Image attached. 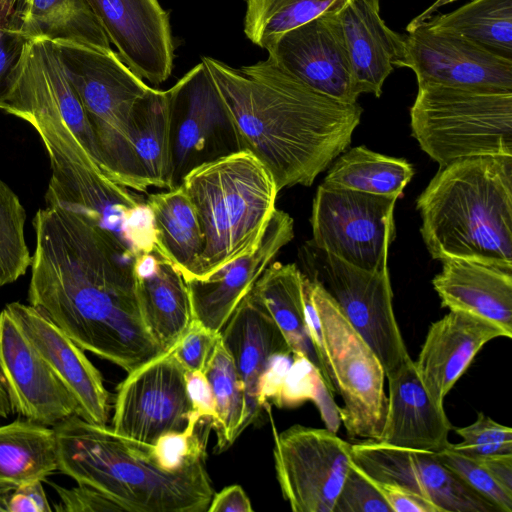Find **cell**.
Instances as JSON below:
<instances>
[{
    "instance_id": "cell-1",
    "label": "cell",
    "mask_w": 512,
    "mask_h": 512,
    "mask_svg": "<svg viewBox=\"0 0 512 512\" xmlns=\"http://www.w3.org/2000/svg\"><path fill=\"white\" fill-rule=\"evenodd\" d=\"M29 304L83 350L131 373L165 351L146 329L135 293L136 256L84 215L38 209Z\"/></svg>"
},
{
    "instance_id": "cell-2",
    "label": "cell",
    "mask_w": 512,
    "mask_h": 512,
    "mask_svg": "<svg viewBox=\"0 0 512 512\" xmlns=\"http://www.w3.org/2000/svg\"><path fill=\"white\" fill-rule=\"evenodd\" d=\"M233 121L240 148L276 188L311 186L349 147L362 107L323 95L270 59L234 68L202 57Z\"/></svg>"
},
{
    "instance_id": "cell-3",
    "label": "cell",
    "mask_w": 512,
    "mask_h": 512,
    "mask_svg": "<svg viewBox=\"0 0 512 512\" xmlns=\"http://www.w3.org/2000/svg\"><path fill=\"white\" fill-rule=\"evenodd\" d=\"M416 207L433 259L512 268V156L472 157L440 167Z\"/></svg>"
},
{
    "instance_id": "cell-4",
    "label": "cell",
    "mask_w": 512,
    "mask_h": 512,
    "mask_svg": "<svg viewBox=\"0 0 512 512\" xmlns=\"http://www.w3.org/2000/svg\"><path fill=\"white\" fill-rule=\"evenodd\" d=\"M58 471L90 486L128 512H204L215 494L205 459L176 472L111 427L73 414L54 425Z\"/></svg>"
},
{
    "instance_id": "cell-5",
    "label": "cell",
    "mask_w": 512,
    "mask_h": 512,
    "mask_svg": "<svg viewBox=\"0 0 512 512\" xmlns=\"http://www.w3.org/2000/svg\"><path fill=\"white\" fill-rule=\"evenodd\" d=\"M180 185L194 207L203 236L193 279H206L255 249L276 209L278 190L273 178L245 150L194 167Z\"/></svg>"
},
{
    "instance_id": "cell-6",
    "label": "cell",
    "mask_w": 512,
    "mask_h": 512,
    "mask_svg": "<svg viewBox=\"0 0 512 512\" xmlns=\"http://www.w3.org/2000/svg\"><path fill=\"white\" fill-rule=\"evenodd\" d=\"M52 42L83 105L103 171L124 187L146 192L150 185L134 151L132 115L150 86L113 49L100 51L73 42Z\"/></svg>"
},
{
    "instance_id": "cell-7",
    "label": "cell",
    "mask_w": 512,
    "mask_h": 512,
    "mask_svg": "<svg viewBox=\"0 0 512 512\" xmlns=\"http://www.w3.org/2000/svg\"><path fill=\"white\" fill-rule=\"evenodd\" d=\"M33 128L50 161L47 206L84 215L112 233L136 257L156 246L153 217L146 200L106 175L66 128Z\"/></svg>"
},
{
    "instance_id": "cell-8",
    "label": "cell",
    "mask_w": 512,
    "mask_h": 512,
    "mask_svg": "<svg viewBox=\"0 0 512 512\" xmlns=\"http://www.w3.org/2000/svg\"><path fill=\"white\" fill-rule=\"evenodd\" d=\"M412 136L440 167L481 156H512V91L418 85Z\"/></svg>"
},
{
    "instance_id": "cell-9",
    "label": "cell",
    "mask_w": 512,
    "mask_h": 512,
    "mask_svg": "<svg viewBox=\"0 0 512 512\" xmlns=\"http://www.w3.org/2000/svg\"><path fill=\"white\" fill-rule=\"evenodd\" d=\"M304 288L320 321L332 382L343 400L338 412L347 435L377 440L387 408L383 365L333 298L306 274Z\"/></svg>"
},
{
    "instance_id": "cell-10",
    "label": "cell",
    "mask_w": 512,
    "mask_h": 512,
    "mask_svg": "<svg viewBox=\"0 0 512 512\" xmlns=\"http://www.w3.org/2000/svg\"><path fill=\"white\" fill-rule=\"evenodd\" d=\"M306 274L333 298L350 324L373 349L385 376L410 358L393 309L388 266L367 271L317 248L303 247Z\"/></svg>"
},
{
    "instance_id": "cell-11",
    "label": "cell",
    "mask_w": 512,
    "mask_h": 512,
    "mask_svg": "<svg viewBox=\"0 0 512 512\" xmlns=\"http://www.w3.org/2000/svg\"><path fill=\"white\" fill-rule=\"evenodd\" d=\"M397 198L319 185L310 223L317 248L367 271L387 266Z\"/></svg>"
},
{
    "instance_id": "cell-12",
    "label": "cell",
    "mask_w": 512,
    "mask_h": 512,
    "mask_svg": "<svg viewBox=\"0 0 512 512\" xmlns=\"http://www.w3.org/2000/svg\"><path fill=\"white\" fill-rule=\"evenodd\" d=\"M351 444L328 428L274 429L273 456L284 499L294 512H333L352 463Z\"/></svg>"
},
{
    "instance_id": "cell-13",
    "label": "cell",
    "mask_w": 512,
    "mask_h": 512,
    "mask_svg": "<svg viewBox=\"0 0 512 512\" xmlns=\"http://www.w3.org/2000/svg\"><path fill=\"white\" fill-rule=\"evenodd\" d=\"M0 109L32 127L43 124L66 128L103 171L83 105L52 41H27L12 88Z\"/></svg>"
},
{
    "instance_id": "cell-14",
    "label": "cell",
    "mask_w": 512,
    "mask_h": 512,
    "mask_svg": "<svg viewBox=\"0 0 512 512\" xmlns=\"http://www.w3.org/2000/svg\"><path fill=\"white\" fill-rule=\"evenodd\" d=\"M184 373L171 350L128 373L117 389L112 430L145 452L160 436L183 431L193 412Z\"/></svg>"
},
{
    "instance_id": "cell-15",
    "label": "cell",
    "mask_w": 512,
    "mask_h": 512,
    "mask_svg": "<svg viewBox=\"0 0 512 512\" xmlns=\"http://www.w3.org/2000/svg\"><path fill=\"white\" fill-rule=\"evenodd\" d=\"M169 90L175 188L194 167L241 148L227 107L202 61Z\"/></svg>"
},
{
    "instance_id": "cell-16",
    "label": "cell",
    "mask_w": 512,
    "mask_h": 512,
    "mask_svg": "<svg viewBox=\"0 0 512 512\" xmlns=\"http://www.w3.org/2000/svg\"><path fill=\"white\" fill-rule=\"evenodd\" d=\"M407 30L397 67L412 69L418 85L512 91V59L418 19Z\"/></svg>"
},
{
    "instance_id": "cell-17",
    "label": "cell",
    "mask_w": 512,
    "mask_h": 512,
    "mask_svg": "<svg viewBox=\"0 0 512 512\" xmlns=\"http://www.w3.org/2000/svg\"><path fill=\"white\" fill-rule=\"evenodd\" d=\"M352 462L370 479L408 489L441 512H499L439 461L436 453L387 445L377 440L352 444Z\"/></svg>"
},
{
    "instance_id": "cell-18",
    "label": "cell",
    "mask_w": 512,
    "mask_h": 512,
    "mask_svg": "<svg viewBox=\"0 0 512 512\" xmlns=\"http://www.w3.org/2000/svg\"><path fill=\"white\" fill-rule=\"evenodd\" d=\"M266 51L268 59L315 91L344 103L357 102L361 93L337 12L285 32Z\"/></svg>"
},
{
    "instance_id": "cell-19",
    "label": "cell",
    "mask_w": 512,
    "mask_h": 512,
    "mask_svg": "<svg viewBox=\"0 0 512 512\" xmlns=\"http://www.w3.org/2000/svg\"><path fill=\"white\" fill-rule=\"evenodd\" d=\"M118 55L153 85L173 70L174 43L168 13L158 0H86Z\"/></svg>"
},
{
    "instance_id": "cell-20",
    "label": "cell",
    "mask_w": 512,
    "mask_h": 512,
    "mask_svg": "<svg viewBox=\"0 0 512 512\" xmlns=\"http://www.w3.org/2000/svg\"><path fill=\"white\" fill-rule=\"evenodd\" d=\"M0 366L13 413L47 426L77 414L72 394L5 308L0 313Z\"/></svg>"
},
{
    "instance_id": "cell-21",
    "label": "cell",
    "mask_w": 512,
    "mask_h": 512,
    "mask_svg": "<svg viewBox=\"0 0 512 512\" xmlns=\"http://www.w3.org/2000/svg\"><path fill=\"white\" fill-rule=\"evenodd\" d=\"M293 237V219L276 208L255 249L226 263L206 279L187 280L194 321L220 333L263 271Z\"/></svg>"
},
{
    "instance_id": "cell-22",
    "label": "cell",
    "mask_w": 512,
    "mask_h": 512,
    "mask_svg": "<svg viewBox=\"0 0 512 512\" xmlns=\"http://www.w3.org/2000/svg\"><path fill=\"white\" fill-rule=\"evenodd\" d=\"M5 309L72 394L78 405L77 415L88 422L106 425L110 395L101 373L84 350L37 307L12 302Z\"/></svg>"
},
{
    "instance_id": "cell-23",
    "label": "cell",
    "mask_w": 512,
    "mask_h": 512,
    "mask_svg": "<svg viewBox=\"0 0 512 512\" xmlns=\"http://www.w3.org/2000/svg\"><path fill=\"white\" fill-rule=\"evenodd\" d=\"M498 337L507 338L499 326L461 311H450L430 325L413 361L424 388L436 403L443 405L477 353Z\"/></svg>"
},
{
    "instance_id": "cell-24",
    "label": "cell",
    "mask_w": 512,
    "mask_h": 512,
    "mask_svg": "<svg viewBox=\"0 0 512 512\" xmlns=\"http://www.w3.org/2000/svg\"><path fill=\"white\" fill-rule=\"evenodd\" d=\"M386 377L387 408L377 441L433 453L449 448L448 437L453 427L443 405L436 403L424 388L412 358Z\"/></svg>"
},
{
    "instance_id": "cell-25",
    "label": "cell",
    "mask_w": 512,
    "mask_h": 512,
    "mask_svg": "<svg viewBox=\"0 0 512 512\" xmlns=\"http://www.w3.org/2000/svg\"><path fill=\"white\" fill-rule=\"evenodd\" d=\"M134 275L143 323L155 342L170 351L194 322L187 282L157 246L136 257Z\"/></svg>"
},
{
    "instance_id": "cell-26",
    "label": "cell",
    "mask_w": 512,
    "mask_h": 512,
    "mask_svg": "<svg viewBox=\"0 0 512 512\" xmlns=\"http://www.w3.org/2000/svg\"><path fill=\"white\" fill-rule=\"evenodd\" d=\"M230 353L246 397V427L261 415L258 402L260 377L270 358L292 353L277 324L251 289L220 331Z\"/></svg>"
},
{
    "instance_id": "cell-27",
    "label": "cell",
    "mask_w": 512,
    "mask_h": 512,
    "mask_svg": "<svg viewBox=\"0 0 512 512\" xmlns=\"http://www.w3.org/2000/svg\"><path fill=\"white\" fill-rule=\"evenodd\" d=\"M432 280L441 306L484 318L512 338V268L447 259Z\"/></svg>"
},
{
    "instance_id": "cell-28",
    "label": "cell",
    "mask_w": 512,
    "mask_h": 512,
    "mask_svg": "<svg viewBox=\"0 0 512 512\" xmlns=\"http://www.w3.org/2000/svg\"><path fill=\"white\" fill-rule=\"evenodd\" d=\"M379 0H347L337 12L360 93L382 94L404 53V36L388 28Z\"/></svg>"
},
{
    "instance_id": "cell-29",
    "label": "cell",
    "mask_w": 512,
    "mask_h": 512,
    "mask_svg": "<svg viewBox=\"0 0 512 512\" xmlns=\"http://www.w3.org/2000/svg\"><path fill=\"white\" fill-rule=\"evenodd\" d=\"M7 26L28 40L44 38L100 51L112 49L86 0H17Z\"/></svg>"
},
{
    "instance_id": "cell-30",
    "label": "cell",
    "mask_w": 512,
    "mask_h": 512,
    "mask_svg": "<svg viewBox=\"0 0 512 512\" xmlns=\"http://www.w3.org/2000/svg\"><path fill=\"white\" fill-rule=\"evenodd\" d=\"M277 324L292 354L305 358L321 375L309 331L304 299V273L296 264L271 263L252 288Z\"/></svg>"
},
{
    "instance_id": "cell-31",
    "label": "cell",
    "mask_w": 512,
    "mask_h": 512,
    "mask_svg": "<svg viewBox=\"0 0 512 512\" xmlns=\"http://www.w3.org/2000/svg\"><path fill=\"white\" fill-rule=\"evenodd\" d=\"M132 142L150 187L172 189V114L170 90L150 87L132 115Z\"/></svg>"
},
{
    "instance_id": "cell-32",
    "label": "cell",
    "mask_w": 512,
    "mask_h": 512,
    "mask_svg": "<svg viewBox=\"0 0 512 512\" xmlns=\"http://www.w3.org/2000/svg\"><path fill=\"white\" fill-rule=\"evenodd\" d=\"M156 246L185 280L194 278L203 236L194 207L181 185L148 195Z\"/></svg>"
},
{
    "instance_id": "cell-33",
    "label": "cell",
    "mask_w": 512,
    "mask_h": 512,
    "mask_svg": "<svg viewBox=\"0 0 512 512\" xmlns=\"http://www.w3.org/2000/svg\"><path fill=\"white\" fill-rule=\"evenodd\" d=\"M58 471L54 428L30 419L0 426V486L43 481Z\"/></svg>"
},
{
    "instance_id": "cell-34",
    "label": "cell",
    "mask_w": 512,
    "mask_h": 512,
    "mask_svg": "<svg viewBox=\"0 0 512 512\" xmlns=\"http://www.w3.org/2000/svg\"><path fill=\"white\" fill-rule=\"evenodd\" d=\"M413 175L406 159L356 146L337 157L323 183L398 199Z\"/></svg>"
},
{
    "instance_id": "cell-35",
    "label": "cell",
    "mask_w": 512,
    "mask_h": 512,
    "mask_svg": "<svg viewBox=\"0 0 512 512\" xmlns=\"http://www.w3.org/2000/svg\"><path fill=\"white\" fill-rule=\"evenodd\" d=\"M421 21L512 59V0H472L450 13Z\"/></svg>"
},
{
    "instance_id": "cell-36",
    "label": "cell",
    "mask_w": 512,
    "mask_h": 512,
    "mask_svg": "<svg viewBox=\"0 0 512 512\" xmlns=\"http://www.w3.org/2000/svg\"><path fill=\"white\" fill-rule=\"evenodd\" d=\"M215 400L217 453L228 449L246 428V397L233 359L219 337L204 369Z\"/></svg>"
},
{
    "instance_id": "cell-37",
    "label": "cell",
    "mask_w": 512,
    "mask_h": 512,
    "mask_svg": "<svg viewBox=\"0 0 512 512\" xmlns=\"http://www.w3.org/2000/svg\"><path fill=\"white\" fill-rule=\"evenodd\" d=\"M347 0H246L243 31L267 50L285 32L326 13L338 12Z\"/></svg>"
},
{
    "instance_id": "cell-38",
    "label": "cell",
    "mask_w": 512,
    "mask_h": 512,
    "mask_svg": "<svg viewBox=\"0 0 512 512\" xmlns=\"http://www.w3.org/2000/svg\"><path fill=\"white\" fill-rule=\"evenodd\" d=\"M25 221L26 211L19 197L0 180V287L17 281L31 266Z\"/></svg>"
},
{
    "instance_id": "cell-39",
    "label": "cell",
    "mask_w": 512,
    "mask_h": 512,
    "mask_svg": "<svg viewBox=\"0 0 512 512\" xmlns=\"http://www.w3.org/2000/svg\"><path fill=\"white\" fill-rule=\"evenodd\" d=\"M212 421L202 419L194 410L186 428L160 436L146 451L159 468L176 472L205 459L206 442Z\"/></svg>"
},
{
    "instance_id": "cell-40",
    "label": "cell",
    "mask_w": 512,
    "mask_h": 512,
    "mask_svg": "<svg viewBox=\"0 0 512 512\" xmlns=\"http://www.w3.org/2000/svg\"><path fill=\"white\" fill-rule=\"evenodd\" d=\"M462 441L451 444L450 449L472 459L492 455L512 454V429L502 425L484 413L465 427L454 429Z\"/></svg>"
},
{
    "instance_id": "cell-41",
    "label": "cell",
    "mask_w": 512,
    "mask_h": 512,
    "mask_svg": "<svg viewBox=\"0 0 512 512\" xmlns=\"http://www.w3.org/2000/svg\"><path fill=\"white\" fill-rule=\"evenodd\" d=\"M436 456L441 463L495 506L499 512H512V494L505 491L477 460L450 448L436 453Z\"/></svg>"
},
{
    "instance_id": "cell-42",
    "label": "cell",
    "mask_w": 512,
    "mask_h": 512,
    "mask_svg": "<svg viewBox=\"0 0 512 512\" xmlns=\"http://www.w3.org/2000/svg\"><path fill=\"white\" fill-rule=\"evenodd\" d=\"M333 512H392L377 487L353 462Z\"/></svg>"
},
{
    "instance_id": "cell-43",
    "label": "cell",
    "mask_w": 512,
    "mask_h": 512,
    "mask_svg": "<svg viewBox=\"0 0 512 512\" xmlns=\"http://www.w3.org/2000/svg\"><path fill=\"white\" fill-rule=\"evenodd\" d=\"M322 385L325 384L319 372L305 358L293 354V362L275 405L279 408L292 407L307 399H314Z\"/></svg>"
},
{
    "instance_id": "cell-44",
    "label": "cell",
    "mask_w": 512,
    "mask_h": 512,
    "mask_svg": "<svg viewBox=\"0 0 512 512\" xmlns=\"http://www.w3.org/2000/svg\"><path fill=\"white\" fill-rule=\"evenodd\" d=\"M219 337L194 321L171 352L186 371H204Z\"/></svg>"
},
{
    "instance_id": "cell-45",
    "label": "cell",
    "mask_w": 512,
    "mask_h": 512,
    "mask_svg": "<svg viewBox=\"0 0 512 512\" xmlns=\"http://www.w3.org/2000/svg\"><path fill=\"white\" fill-rule=\"evenodd\" d=\"M51 486L60 498V503L55 507L56 511H123L117 503L90 486L78 484L76 487L66 488L55 483H51Z\"/></svg>"
},
{
    "instance_id": "cell-46",
    "label": "cell",
    "mask_w": 512,
    "mask_h": 512,
    "mask_svg": "<svg viewBox=\"0 0 512 512\" xmlns=\"http://www.w3.org/2000/svg\"><path fill=\"white\" fill-rule=\"evenodd\" d=\"M0 511L50 512L42 481L18 486H0Z\"/></svg>"
},
{
    "instance_id": "cell-47",
    "label": "cell",
    "mask_w": 512,
    "mask_h": 512,
    "mask_svg": "<svg viewBox=\"0 0 512 512\" xmlns=\"http://www.w3.org/2000/svg\"><path fill=\"white\" fill-rule=\"evenodd\" d=\"M27 41L18 31L0 25V107L10 93Z\"/></svg>"
},
{
    "instance_id": "cell-48",
    "label": "cell",
    "mask_w": 512,
    "mask_h": 512,
    "mask_svg": "<svg viewBox=\"0 0 512 512\" xmlns=\"http://www.w3.org/2000/svg\"><path fill=\"white\" fill-rule=\"evenodd\" d=\"M292 362V353H279L270 358L259 380L258 402L262 409L270 403L276 404Z\"/></svg>"
},
{
    "instance_id": "cell-49",
    "label": "cell",
    "mask_w": 512,
    "mask_h": 512,
    "mask_svg": "<svg viewBox=\"0 0 512 512\" xmlns=\"http://www.w3.org/2000/svg\"><path fill=\"white\" fill-rule=\"evenodd\" d=\"M370 480L385 498L392 512H441L432 502L408 489L394 484Z\"/></svg>"
},
{
    "instance_id": "cell-50",
    "label": "cell",
    "mask_w": 512,
    "mask_h": 512,
    "mask_svg": "<svg viewBox=\"0 0 512 512\" xmlns=\"http://www.w3.org/2000/svg\"><path fill=\"white\" fill-rule=\"evenodd\" d=\"M185 385L193 410L202 418L212 421L216 417L215 400L204 371H186Z\"/></svg>"
},
{
    "instance_id": "cell-51",
    "label": "cell",
    "mask_w": 512,
    "mask_h": 512,
    "mask_svg": "<svg viewBox=\"0 0 512 512\" xmlns=\"http://www.w3.org/2000/svg\"><path fill=\"white\" fill-rule=\"evenodd\" d=\"M207 511L251 512L253 508L243 488L239 485H230L214 494Z\"/></svg>"
},
{
    "instance_id": "cell-52",
    "label": "cell",
    "mask_w": 512,
    "mask_h": 512,
    "mask_svg": "<svg viewBox=\"0 0 512 512\" xmlns=\"http://www.w3.org/2000/svg\"><path fill=\"white\" fill-rule=\"evenodd\" d=\"M475 460L505 491L512 494V454L492 455Z\"/></svg>"
},
{
    "instance_id": "cell-53",
    "label": "cell",
    "mask_w": 512,
    "mask_h": 512,
    "mask_svg": "<svg viewBox=\"0 0 512 512\" xmlns=\"http://www.w3.org/2000/svg\"><path fill=\"white\" fill-rule=\"evenodd\" d=\"M12 413L13 408L8 387L0 366V420L8 418Z\"/></svg>"
},
{
    "instance_id": "cell-54",
    "label": "cell",
    "mask_w": 512,
    "mask_h": 512,
    "mask_svg": "<svg viewBox=\"0 0 512 512\" xmlns=\"http://www.w3.org/2000/svg\"><path fill=\"white\" fill-rule=\"evenodd\" d=\"M17 0H0V25L7 26Z\"/></svg>"
}]
</instances>
